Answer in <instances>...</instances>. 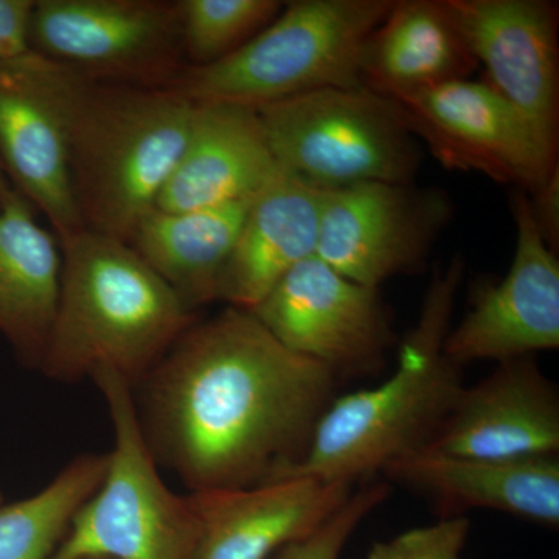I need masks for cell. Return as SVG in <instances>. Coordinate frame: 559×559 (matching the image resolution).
Wrapping results in <instances>:
<instances>
[{
    "label": "cell",
    "mask_w": 559,
    "mask_h": 559,
    "mask_svg": "<svg viewBox=\"0 0 559 559\" xmlns=\"http://www.w3.org/2000/svg\"><path fill=\"white\" fill-rule=\"evenodd\" d=\"M11 190H13V187H11L10 180L7 179L5 171H3L2 165H0V201H2Z\"/></svg>",
    "instance_id": "obj_29"
},
{
    "label": "cell",
    "mask_w": 559,
    "mask_h": 559,
    "mask_svg": "<svg viewBox=\"0 0 559 559\" xmlns=\"http://www.w3.org/2000/svg\"><path fill=\"white\" fill-rule=\"evenodd\" d=\"M57 312L40 373L80 382L148 377L197 314L128 242L81 229L60 241Z\"/></svg>",
    "instance_id": "obj_3"
},
{
    "label": "cell",
    "mask_w": 559,
    "mask_h": 559,
    "mask_svg": "<svg viewBox=\"0 0 559 559\" xmlns=\"http://www.w3.org/2000/svg\"><path fill=\"white\" fill-rule=\"evenodd\" d=\"M425 496L440 518L492 510L546 527L559 525V457L488 460L419 450L382 471Z\"/></svg>",
    "instance_id": "obj_17"
},
{
    "label": "cell",
    "mask_w": 559,
    "mask_h": 559,
    "mask_svg": "<svg viewBox=\"0 0 559 559\" xmlns=\"http://www.w3.org/2000/svg\"><path fill=\"white\" fill-rule=\"evenodd\" d=\"M35 0H0V61L31 53V20Z\"/></svg>",
    "instance_id": "obj_27"
},
{
    "label": "cell",
    "mask_w": 559,
    "mask_h": 559,
    "mask_svg": "<svg viewBox=\"0 0 559 559\" xmlns=\"http://www.w3.org/2000/svg\"><path fill=\"white\" fill-rule=\"evenodd\" d=\"M252 200L190 212L154 207L139 221L128 245L197 314L218 301L221 274Z\"/></svg>",
    "instance_id": "obj_22"
},
{
    "label": "cell",
    "mask_w": 559,
    "mask_h": 559,
    "mask_svg": "<svg viewBox=\"0 0 559 559\" xmlns=\"http://www.w3.org/2000/svg\"><path fill=\"white\" fill-rule=\"evenodd\" d=\"M485 83L558 148V5L546 0H443Z\"/></svg>",
    "instance_id": "obj_13"
},
{
    "label": "cell",
    "mask_w": 559,
    "mask_h": 559,
    "mask_svg": "<svg viewBox=\"0 0 559 559\" xmlns=\"http://www.w3.org/2000/svg\"><path fill=\"white\" fill-rule=\"evenodd\" d=\"M450 216L441 191L412 183L322 190L316 257L342 277L380 289L389 278L425 266Z\"/></svg>",
    "instance_id": "obj_11"
},
{
    "label": "cell",
    "mask_w": 559,
    "mask_h": 559,
    "mask_svg": "<svg viewBox=\"0 0 559 559\" xmlns=\"http://www.w3.org/2000/svg\"><path fill=\"white\" fill-rule=\"evenodd\" d=\"M389 492L388 481L364 485L311 535L289 544L272 559H340L349 538L371 511L389 498Z\"/></svg>",
    "instance_id": "obj_25"
},
{
    "label": "cell",
    "mask_w": 559,
    "mask_h": 559,
    "mask_svg": "<svg viewBox=\"0 0 559 559\" xmlns=\"http://www.w3.org/2000/svg\"><path fill=\"white\" fill-rule=\"evenodd\" d=\"M392 100L448 170L480 173L532 194L559 168L558 148L485 81H452Z\"/></svg>",
    "instance_id": "obj_9"
},
{
    "label": "cell",
    "mask_w": 559,
    "mask_h": 559,
    "mask_svg": "<svg viewBox=\"0 0 559 559\" xmlns=\"http://www.w3.org/2000/svg\"><path fill=\"white\" fill-rule=\"evenodd\" d=\"M278 0H179L180 43L189 68L224 60L278 16Z\"/></svg>",
    "instance_id": "obj_24"
},
{
    "label": "cell",
    "mask_w": 559,
    "mask_h": 559,
    "mask_svg": "<svg viewBox=\"0 0 559 559\" xmlns=\"http://www.w3.org/2000/svg\"><path fill=\"white\" fill-rule=\"evenodd\" d=\"M83 559H108V558H83Z\"/></svg>",
    "instance_id": "obj_31"
},
{
    "label": "cell",
    "mask_w": 559,
    "mask_h": 559,
    "mask_svg": "<svg viewBox=\"0 0 559 559\" xmlns=\"http://www.w3.org/2000/svg\"><path fill=\"white\" fill-rule=\"evenodd\" d=\"M290 352L340 374H373L395 344L380 289L342 277L318 257L301 261L250 310Z\"/></svg>",
    "instance_id": "obj_10"
},
{
    "label": "cell",
    "mask_w": 559,
    "mask_h": 559,
    "mask_svg": "<svg viewBox=\"0 0 559 559\" xmlns=\"http://www.w3.org/2000/svg\"><path fill=\"white\" fill-rule=\"evenodd\" d=\"M463 274L460 255L436 271L392 377L331 401L304 459L280 479L307 476L355 487L428 447L465 385L462 367L444 353Z\"/></svg>",
    "instance_id": "obj_4"
},
{
    "label": "cell",
    "mask_w": 559,
    "mask_h": 559,
    "mask_svg": "<svg viewBox=\"0 0 559 559\" xmlns=\"http://www.w3.org/2000/svg\"><path fill=\"white\" fill-rule=\"evenodd\" d=\"M533 219L544 241L555 253L559 246V168L538 190L528 194Z\"/></svg>",
    "instance_id": "obj_28"
},
{
    "label": "cell",
    "mask_w": 559,
    "mask_h": 559,
    "mask_svg": "<svg viewBox=\"0 0 559 559\" xmlns=\"http://www.w3.org/2000/svg\"><path fill=\"white\" fill-rule=\"evenodd\" d=\"M257 114L278 167L314 189L417 175L421 157L403 110L369 87L312 91Z\"/></svg>",
    "instance_id": "obj_7"
},
{
    "label": "cell",
    "mask_w": 559,
    "mask_h": 559,
    "mask_svg": "<svg viewBox=\"0 0 559 559\" xmlns=\"http://www.w3.org/2000/svg\"><path fill=\"white\" fill-rule=\"evenodd\" d=\"M477 68L443 0H395L360 53L362 86L389 98L468 80Z\"/></svg>",
    "instance_id": "obj_21"
},
{
    "label": "cell",
    "mask_w": 559,
    "mask_h": 559,
    "mask_svg": "<svg viewBox=\"0 0 559 559\" xmlns=\"http://www.w3.org/2000/svg\"><path fill=\"white\" fill-rule=\"evenodd\" d=\"M322 190L280 171L250 202L229 260L218 300L253 310L280 280L316 257Z\"/></svg>",
    "instance_id": "obj_19"
},
{
    "label": "cell",
    "mask_w": 559,
    "mask_h": 559,
    "mask_svg": "<svg viewBox=\"0 0 559 559\" xmlns=\"http://www.w3.org/2000/svg\"><path fill=\"white\" fill-rule=\"evenodd\" d=\"M425 450L460 457L527 460L559 454V393L533 356L498 362L463 385Z\"/></svg>",
    "instance_id": "obj_15"
},
{
    "label": "cell",
    "mask_w": 559,
    "mask_h": 559,
    "mask_svg": "<svg viewBox=\"0 0 559 559\" xmlns=\"http://www.w3.org/2000/svg\"><path fill=\"white\" fill-rule=\"evenodd\" d=\"M3 502L2 492H0V503Z\"/></svg>",
    "instance_id": "obj_30"
},
{
    "label": "cell",
    "mask_w": 559,
    "mask_h": 559,
    "mask_svg": "<svg viewBox=\"0 0 559 559\" xmlns=\"http://www.w3.org/2000/svg\"><path fill=\"white\" fill-rule=\"evenodd\" d=\"M468 518H440L433 524L407 530L370 547L367 559H465Z\"/></svg>",
    "instance_id": "obj_26"
},
{
    "label": "cell",
    "mask_w": 559,
    "mask_h": 559,
    "mask_svg": "<svg viewBox=\"0 0 559 559\" xmlns=\"http://www.w3.org/2000/svg\"><path fill=\"white\" fill-rule=\"evenodd\" d=\"M395 0H294L245 46L187 68L168 90L197 105L260 109L326 87H358L360 53Z\"/></svg>",
    "instance_id": "obj_5"
},
{
    "label": "cell",
    "mask_w": 559,
    "mask_h": 559,
    "mask_svg": "<svg viewBox=\"0 0 559 559\" xmlns=\"http://www.w3.org/2000/svg\"><path fill=\"white\" fill-rule=\"evenodd\" d=\"M511 212L516 249L509 272L474 288L468 312L444 341V353L459 367L559 347L558 253L544 241L525 191H514Z\"/></svg>",
    "instance_id": "obj_12"
},
{
    "label": "cell",
    "mask_w": 559,
    "mask_h": 559,
    "mask_svg": "<svg viewBox=\"0 0 559 559\" xmlns=\"http://www.w3.org/2000/svg\"><path fill=\"white\" fill-rule=\"evenodd\" d=\"M108 460V452L79 455L35 495L0 503V559L53 557L76 511L105 479Z\"/></svg>",
    "instance_id": "obj_23"
},
{
    "label": "cell",
    "mask_w": 559,
    "mask_h": 559,
    "mask_svg": "<svg viewBox=\"0 0 559 559\" xmlns=\"http://www.w3.org/2000/svg\"><path fill=\"white\" fill-rule=\"evenodd\" d=\"M92 381L108 406L114 448L105 479L76 511L50 559H198L189 499L162 479L131 385L109 371Z\"/></svg>",
    "instance_id": "obj_6"
},
{
    "label": "cell",
    "mask_w": 559,
    "mask_h": 559,
    "mask_svg": "<svg viewBox=\"0 0 559 559\" xmlns=\"http://www.w3.org/2000/svg\"><path fill=\"white\" fill-rule=\"evenodd\" d=\"M280 171L257 110L198 105L189 143L156 209L190 212L252 200Z\"/></svg>",
    "instance_id": "obj_18"
},
{
    "label": "cell",
    "mask_w": 559,
    "mask_h": 559,
    "mask_svg": "<svg viewBox=\"0 0 559 559\" xmlns=\"http://www.w3.org/2000/svg\"><path fill=\"white\" fill-rule=\"evenodd\" d=\"M0 165L11 187L49 219L60 241L83 229L47 60L33 51L0 61Z\"/></svg>",
    "instance_id": "obj_14"
},
{
    "label": "cell",
    "mask_w": 559,
    "mask_h": 559,
    "mask_svg": "<svg viewBox=\"0 0 559 559\" xmlns=\"http://www.w3.org/2000/svg\"><path fill=\"white\" fill-rule=\"evenodd\" d=\"M61 248L16 190L0 201V334L27 369L46 355L58 296Z\"/></svg>",
    "instance_id": "obj_20"
},
{
    "label": "cell",
    "mask_w": 559,
    "mask_h": 559,
    "mask_svg": "<svg viewBox=\"0 0 559 559\" xmlns=\"http://www.w3.org/2000/svg\"><path fill=\"white\" fill-rule=\"evenodd\" d=\"M353 485L294 476L187 495L198 559H271L307 538L344 506Z\"/></svg>",
    "instance_id": "obj_16"
},
{
    "label": "cell",
    "mask_w": 559,
    "mask_h": 559,
    "mask_svg": "<svg viewBox=\"0 0 559 559\" xmlns=\"http://www.w3.org/2000/svg\"><path fill=\"white\" fill-rule=\"evenodd\" d=\"M47 73L83 229L128 242L182 156L198 105L170 90L84 79L49 60Z\"/></svg>",
    "instance_id": "obj_2"
},
{
    "label": "cell",
    "mask_w": 559,
    "mask_h": 559,
    "mask_svg": "<svg viewBox=\"0 0 559 559\" xmlns=\"http://www.w3.org/2000/svg\"><path fill=\"white\" fill-rule=\"evenodd\" d=\"M336 378L227 305L191 323L132 390L157 465L194 492L253 487L299 465Z\"/></svg>",
    "instance_id": "obj_1"
},
{
    "label": "cell",
    "mask_w": 559,
    "mask_h": 559,
    "mask_svg": "<svg viewBox=\"0 0 559 559\" xmlns=\"http://www.w3.org/2000/svg\"><path fill=\"white\" fill-rule=\"evenodd\" d=\"M31 49L84 79L168 90L187 66L178 2L35 0Z\"/></svg>",
    "instance_id": "obj_8"
}]
</instances>
